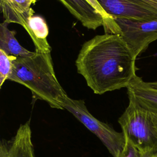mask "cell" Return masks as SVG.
Returning a JSON list of instances; mask_svg holds the SVG:
<instances>
[{
    "label": "cell",
    "mask_w": 157,
    "mask_h": 157,
    "mask_svg": "<svg viewBox=\"0 0 157 157\" xmlns=\"http://www.w3.org/2000/svg\"><path fill=\"white\" fill-rule=\"evenodd\" d=\"M136 58L118 34L97 35L85 42L75 65L95 94L127 88L136 75Z\"/></svg>",
    "instance_id": "obj_1"
},
{
    "label": "cell",
    "mask_w": 157,
    "mask_h": 157,
    "mask_svg": "<svg viewBox=\"0 0 157 157\" xmlns=\"http://www.w3.org/2000/svg\"><path fill=\"white\" fill-rule=\"evenodd\" d=\"M8 80L27 87L33 101L39 99L52 108L63 109V102L67 95L56 77L51 52L35 50L31 56H15Z\"/></svg>",
    "instance_id": "obj_2"
},
{
    "label": "cell",
    "mask_w": 157,
    "mask_h": 157,
    "mask_svg": "<svg viewBox=\"0 0 157 157\" xmlns=\"http://www.w3.org/2000/svg\"><path fill=\"white\" fill-rule=\"evenodd\" d=\"M128 96V105L118 119L122 132L142 155H153L157 153V112Z\"/></svg>",
    "instance_id": "obj_3"
},
{
    "label": "cell",
    "mask_w": 157,
    "mask_h": 157,
    "mask_svg": "<svg viewBox=\"0 0 157 157\" xmlns=\"http://www.w3.org/2000/svg\"><path fill=\"white\" fill-rule=\"evenodd\" d=\"M63 108L71 113L88 129L98 137L113 157H117L126 144L124 134L116 131L109 124L99 121L87 109L85 102L73 99L67 96L63 102Z\"/></svg>",
    "instance_id": "obj_4"
},
{
    "label": "cell",
    "mask_w": 157,
    "mask_h": 157,
    "mask_svg": "<svg viewBox=\"0 0 157 157\" xmlns=\"http://www.w3.org/2000/svg\"><path fill=\"white\" fill-rule=\"evenodd\" d=\"M113 20L114 34L121 36L136 58L151 42L157 40V19L139 20L113 18Z\"/></svg>",
    "instance_id": "obj_5"
},
{
    "label": "cell",
    "mask_w": 157,
    "mask_h": 157,
    "mask_svg": "<svg viewBox=\"0 0 157 157\" xmlns=\"http://www.w3.org/2000/svg\"><path fill=\"white\" fill-rule=\"evenodd\" d=\"M111 18L150 20L157 19V11L142 0H96Z\"/></svg>",
    "instance_id": "obj_6"
},
{
    "label": "cell",
    "mask_w": 157,
    "mask_h": 157,
    "mask_svg": "<svg viewBox=\"0 0 157 157\" xmlns=\"http://www.w3.org/2000/svg\"><path fill=\"white\" fill-rule=\"evenodd\" d=\"M70 13L82 25L89 29H96L107 26L105 17L87 0H59Z\"/></svg>",
    "instance_id": "obj_7"
},
{
    "label": "cell",
    "mask_w": 157,
    "mask_h": 157,
    "mask_svg": "<svg viewBox=\"0 0 157 157\" xmlns=\"http://www.w3.org/2000/svg\"><path fill=\"white\" fill-rule=\"evenodd\" d=\"M36 2V0H0L4 21L20 25L27 31L29 20L34 14L31 6Z\"/></svg>",
    "instance_id": "obj_8"
},
{
    "label": "cell",
    "mask_w": 157,
    "mask_h": 157,
    "mask_svg": "<svg viewBox=\"0 0 157 157\" xmlns=\"http://www.w3.org/2000/svg\"><path fill=\"white\" fill-rule=\"evenodd\" d=\"M6 157H34L29 122L21 124L9 145L1 142Z\"/></svg>",
    "instance_id": "obj_9"
},
{
    "label": "cell",
    "mask_w": 157,
    "mask_h": 157,
    "mask_svg": "<svg viewBox=\"0 0 157 157\" xmlns=\"http://www.w3.org/2000/svg\"><path fill=\"white\" fill-rule=\"evenodd\" d=\"M126 88L128 94L132 96L141 105L157 112V89L148 82L136 75Z\"/></svg>",
    "instance_id": "obj_10"
},
{
    "label": "cell",
    "mask_w": 157,
    "mask_h": 157,
    "mask_svg": "<svg viewBox=\"0 0 157 157\" xmlns=\"http://www.w3.org/2000/svg\"><path fill=\"white\" fill-rule=\"evenodd\" d=\"M8 23L3 21L0 24V50L9 55L16 57L31 56V52L22 47L15 37L16 32L9 29Z\"/></svg>",
    "instance_id": "obj_11"
},
{
    "label": "cell",
    "mask_w": 157,
    "mask_h": 157,
    "mask_svg": "<svg viewBox=\"0 0 157 157\" xmlns=\"http://www.w3.org/2000/svg\"><path fill=\"white\" fill-rule=\"evenodd\" d=\"M31 38L35 50L43 52H51V47L47 42L48 29L45 20L40 16L34 15L28 22L26 31Z\"/></svg>",
    "instance_id": "obj_12"
},
{
    "label": "cell",
    "mask_w": 157,
    "mask_h": 157,
    "mask_svg": "<svg viewBox=\"0 0 157 157\" xmlns=\"http://www.w3.org/2000/svg\"><path fill=\"white\" fill-rule=\"evenodd\" d=\"M14 58V56L9 55L0 50V88L5 81L9 79L12 72V61Z\"/></svg>",
    "instance_id": "obj_13"
},
{
    "label": "cell",
    "mask_w": 157,
    "mask_h": 157,
    "mask_svg": "<svg viewBox=\"0 0 157 157\" xmlns=\"http://www.w3.org/2000/svg\"><path fill=\"white\" fill-rule=\"evenodd\" d=\"M117 157H147V156L142 155L128 139H126L124 147Z\"/></svg>",
    "instance_id": "obj_14"
},
{
    "label": "cell",
    "mask_w": 157,
    "mask_h": 157,
    "mask_svg": "<svg viewBox=\"0 0 157 157\" xmlns=\"http://www.w3.org/2000/svg\"><path fill=\"white\" fill-rule=\"evenodd\" d=\"M92 6H93L105 18L107 21V26L104 28L105 33H112L113 27H114V21L112 18L110 17L108 15H107L102 7L100 6L99 3L97 2L96 0H87Z\"/></svg>",
    "instance_id": "obj_15"
},
{
    "label": "cell",
    "mask_w": 157,
    "mask_h": 157,
    "mask_svg": "<svg viewBox=\"0 0 157 157\" xmlns=\"http://www.w3.org/2000/svg\"><path fill=\"white\" fill-rule=\"evenodd\" d=\"M157 11V0H142Z\"/></svg>",
    "instance_id": "obj_16"
},
{
    "label": "cell",
    "mask_w": 157,
    "mask_h": 157,
    "mask_svg": "<svg viewBox=\"0 0 157 157\" xmlns=\"http://www.w3.org/2000/svg\"><path fill=\"white\" fill-rule=\"evenodd\" d=\"M148 84L153 88L157 89V82H148Z\"/></svg>",
    "instance_id": "obj_17"
},
{
    "label": "cell",
    "mask_w": 157,
    "mask_h": 157,
    "mask_svg": "<svg viewBox=\"0 0 157 157\" xmlns=\"http://www.w3.org/2000/svg\"><path fill=\"white\" fill-rule=\"evenodd\" d=\"M0 157H6L4 150L0 147Z\"/></svg>",
    "instance_id": "obj_18"
},
{
    "label": "cell",
    "mask_w": 157,
    "mask_h": 157,
    "mask_svg": "<svg viewBox=\"0 0 157 157\" xmlns=\"http://www.w3.org/2000/svg\"><path fill=\"white\" fill-rule=\"evenodd\" d=\"M147 157H157V153L153 154V155H150V156H147Z\"/></svg>",
    "instance_id": "obj_19"
}]
</instances>
